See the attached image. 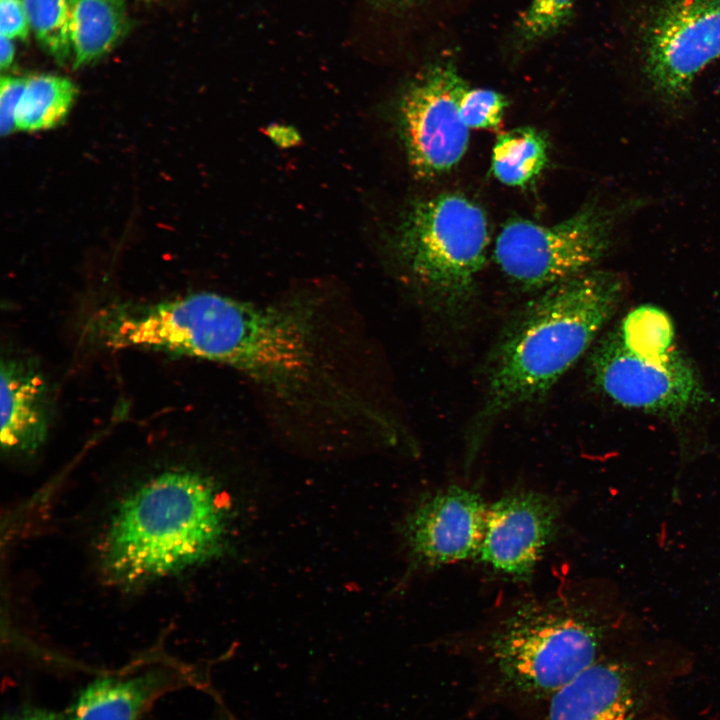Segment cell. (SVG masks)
Masks as SVG:
<instances>
[{
  "instance_id": "obj_12",
  "label": "cell",
  "mask_w": 720,
  "mask_h": 720,
  "mask_svg": "<svg viewBox=\"0 0 720 720\" xmlns=\"http://www.w3.org/2000/svg\"><path fill=\"white\" fill-rule=\"evenodd\" d=\"M634 671L627 655L606 653L553 693L538 708L539 720H635Z\"/></svg>"
},
{
  "instance_id": "obj_14",
  "label": "cell",
  "mask_w": 720,
  "mask_h": 720,
  "mask_svg": "<svg viewBox=\"0 0 720 720\" xmlns=\"http://www.w3.org/2000/svg\"><path fill=\"white\" fill-rule=\"evenodd\" d=\"M174 681V676L164 669L96 679L78 692L65 717L67 720H139Z\"/></svg>"
},
{
  "instance_id": "obj_15",
  "label": "cell",
  "mask_w": 720,
  "mask_h": 720,
  "mask_svg": "<svg viewBox=\"0 0 720 720\" xmlns=\"http://www.w3.org/2000/svg\"><path fill=\"white\" fill-rule=\"evenodd\" d=\"M72 63L87 65L108 53L127 27L125 0H68Z\"/></svg>"
},
{
  "instance_id": "obj_21",
  "label": "cell",
  "mask_w": 720,
  "mask_h": 720,
  "mask_svg": "<svg viewBox=\"0 0 720 720\" xmlns=\"http://www.w3.org/2000/svg\"><path fill=\"white\" fill-rule=\"evenodd\" d=\"M506 106L505 97L494 90L467 88L460 100L459 113L468 128H495Z\"/></svg>"
},
{
  "instance_id": "obj_13",
  "label": "cell",
  "mask_w": 720,
  "mask_h": 720,
  "mask_svg": "<svg viewBox=\"0 0 720 720\" xmlns=\"http://www.w3.org/2000/svg\"><path fill=\"white\" fill-rule=\"evenodd\" d=\"M53 418L49 384L28 357L1 360V447L8 456L36 454L48 439Z\"/></svg>"
},
{
  "instance_id": "obj_1",
  "label": "cell",
  "mask_w": 720,
  "mask_h": 720,
  "mask_svg": "<svg viewBox=\"0 0 720 720\" xmlns=\"http://www.w3.org/2000/svg\"><path fill=\"white\" fill-rule=\"evenodd\" d=\"M625 292L619 274L592 269L540 291L513 317L487 363L483 400L466 441L467 465L503 415L542 399L576 364Z\"/></svg>"
},
{
  "instance_id": "obj_18",
  "label": "cell",
  "mask_w": 720,
  "mask_h": 720,
  "mask_svg": "<svg viewBox=\"0 0 720 720\" xmlns=\"http://www.w3.org/2000/svg\"><path fill=\"white\" fill-rule=\"evenodd\" d=\"M30 31L60 64L72 61L68 0H26Z\"/></svg>"
},
{
  "instance_id": "obj_25",
  "label": "cell",
  "mask_w": 720,
  "mask_h": 720,
  "mask_svg": "<svg viewBox=\"0 0 720 720\" xmlns=\"http://www.w3.org/2000/svg\"><path fill=\"white\" fill-rule=\"evenodd\" d=\"M15 40L0 34V66L2 70L8 69L15 57Z\"/></svg>"
},
{
  "instance_id": "obj_4",
  "label": "cell",
  "mask_w": 720,
  "mask_h": 720,
  "mask_svg": "<svg viewBox=\"0 0 720 720\" xmlns=\"http://www.w3.org/2000/svg\"><path fill=\"white\" fill-rule=\"evenodd\" d=\"M318 336L314 311L302 303L258 304L219 294L209 361L297 403L331 376Z\"/></svg>"
},
{
  "instance_id": "obj_2",
  "label": "cell",
  "mask_w": 720,
  "mask_h": 720,
  "mask_svg": "<svg viewBox=\"0 0 720 720\" xmlns=\"http://www.w3.org/2000/svg\"><path fill=\"white\" fill-rule=\"evenodd\" d=\"M229 532L228 506L210 477L164 469L116 502L101 536L100 566L120 587L153 584L221 557Z\"/></svg>"
},
{
  "instance_id": "obj_9",
  "label": "cell",
  "mask_w": 720,
  "mask_h": 720,
  "mask_svg": "<svg viewBox=\"0 0 720 720\" xmlns=\"http://www.w3.org/2000/svg\"><path fill=\"white\" fill-rule=\"evenodd\" d=\"M468 86L450 64L427 69L402 95L399 122L408 160L417 176L433 178L463 157L469 128L459 104Z\"/></svg>"
},
{
  "instance_id": "obj_5",
  "label": "cell",
  "mask_w": 720,
  "mask_h": 720,
  "mask_svg": "<svg viewBox=\"0 0 720 720\" xmlns=\"http://www.w3.org/2000/svg\"><path fill=\"white\" fill-rule=\"evenodd\" d=\"M488 243L485 212L456 193L416 203L395 238L414 287L432 309L453 318L463 316L474 302Z\"/></svg>"
},
{
  "instance_id": "obj_3",
  "label": "cell",
  "mask_w": 720,
  "mask_h": 720,
  "mask_svg": "<svg viewBox=\"0 0 720 720\" xmlns=\"http://www.w3.org/2000/svg\"><path fill=\"white\" fill-rule=\"evenodd\" d=\"M640 627L639 615L611 585L582 600L526 603L487 637L480 687L497 703L538 709L613 640Z\"/></svg>"
},
{
  "instance_id": "obj_26",
  "label": "cell",
  "mask_w": 720,
  "mask_h": 720,
  "mask_svg": "<svg viewBox=\"0 0 720 720\" xmlns=\"http://www.w3.org/2000/svg\"><path fill=\"white\" fill-rule=\"evenodd\" d=\"M392 1H410V0H392Z\"/></svg>"
},
{
  "instance_id": "obj_24",
  "label": "cell",
  "mask_w": 720,
  "mask_h": 720,
  "mask_svg": "<svg viewBox=\"0 0 720 720\" xmlns=\"http://www.w3.org/2000/svg\"><path fill=\"white\" fill-rule=\"evenodd\" d=\"M3 720H67L66 717L41 708H25L20 711L7 714Z\"/></svg>"
},
{
  "instance_id": "obj_10",
  "label": "cell",
  "mask_w": 720,
  "mask_h": 720,
  "mask_svg": "<svg viewBox=\"0 0 720 720\" xmlns=\"http://www.w3.org/2000/svg\"><path fill=\"white\" fill-rule=\"evenodd\" d=\"M487 508L480 494L458 486L422 498L402 525L411 562L436 568L477 556Z\"/></svg>"
},
{
  "instance_id": "obj_19",
  "label": "cell",
  "mask_w": 720,
  "mask_h": 720,
  "mask_svg": "<svg viewBox=\"0 0 720 720\" xmlns=\"http://www.w3.org/2000/svg\"><path fill=\"white\" fill-rule=\"evenodd\" d=\"M620 339L629 347L668 351L675 347L670 317L652 305L630 311L616 327Z\"/></svg>"
},
{
  "instance_id": "obj_11",
  "label": "cell",
  "mask_w": 720,
  "mask_h": 720,
  "mask_svg": "<svg viewBox=\"0 0 720 720\" xmlns=\"http://www.w3.org/2000/svg\"><path fill=\"white\" fill-rule=\"evenodd\" d=\"M560 515L557 500L540 492L501 497L487 508L480 560L504 575L527 579L555 537Z\"/></svg>"
},
{
  "instance_id": "obj_20",
  "label": "cell",
  "mask_w": 720,
  "mask_h": 720,
  "mask_svg": "<svg viewBox=\"0 0 720 720\" xmlns=\"http://www.w3.org/2000/svg\"><path fill=\"white\" fill-rule=\"evenodd\" d=\"M574 3L575 0H532L521 16V36L530 42L552 35L567 21Z\"/></svg>"
},
{
  "instance_id": "obj_17",
  "label": "cell",
  "mask_w": 720,
  "mask_h": 720,
  "mask_svg": "<svg viewBox=\"0 0 720 720\" xmlns=\"http://www.w3.org/2000/svg\"><path fill=\"white\" fill-rule=\"evenodd\" d=\"M547 158V143L543 135L533 128L521 127L497 137L491 168L501 183L524 186L540 174Z\"/></svg>"
},
{
  "instance_id": "obj_8",
  "label": "cell",
  "mask_w": 720,
  "mask_h": 720,
  "mask_svg": "<svg viewBox=\"0 0 720 720\" xmlns=\"http://www.w3.org/2000/svg\"><path fill=\"white\" fill-rule=\"evenodd\" d=\"M720 58V0H662L646 26L642 63L656 94L675 105Z\"/></svg>"
},
{
  "instance_id": "obj_7",
  "label": "cell",
  "mask_w": 720,
  "mask_h": 720,
  "mask_svg": "<svg viewBox=\"0 0 720 720\" xmlns=\"http://www.w3.org/2000/svg\"><path fill=\"white\" fill-rule=\"evenodd\" d=\"M588 368L593 384L626 408L674 418L705 400L696 370L676 347L668 351L629 347L615 329L593 348Z\"/></svg>"
},
{
  "instance_id": "obj_16",
  "label": "cell",
  "mask_w": 720,
  "mask_h": 720,
  "mask_svg": "<svg viewBox=\"0 0 720 720\" xmlns=\"http://www.w3.org/2000/svg\"><path fill=\"white\" fill-rule=\"evenodd\" d=\"M76 95V86L69 78L53 74L26 77L16 129L33 132L55 127L68 114Z\"/></svg>"
},
{
  "instance_id": "obj_6",
  "label": "cell",
  "mask_w": 720,
  "mask_h": 720,
  "mask_svg": "<svg viewBox=\"0 0 720 720\" xmlns=\"http://www.w3.org/2000/svg\"><path fill=\"white\" fill-rule=\"evenodd\" d=\"M613 224L595 203L553 225L513 219L496 239L495 260L517 288L540 292L594 269L610 248Z\"/></svg>"
},
{
  "instance_id": "obj_22",
  "label": "cell",
  "mask_w": 720,
  "mask_h": 720,
  "mask_svg": "<svg viewBox=\"0 0 720 720\" xmlns=\"http://www.w3.org/2000/svg\"><path fill=\"white\" fill-rule=\"evenodd\" d=\"M26 77L2 76L0 84V130L1 135L16 129V112L24 92Z\"/></svg>"
},
{
  "instance_id": "obj_23",
  "label": "cell",
  "mask_w": 720,
  "mask_h": 720,
  "mask_svg": "<svg viewBox=\"0 0 720 720\" xmlns=\"http://www.w3.org/2000/svg\"><path fill=\"white\" fill-rule=\"evenodd\" d=\"M29 32L26 0H0V34L13 40H26Z\"/></svg>"
}]
</instances>
